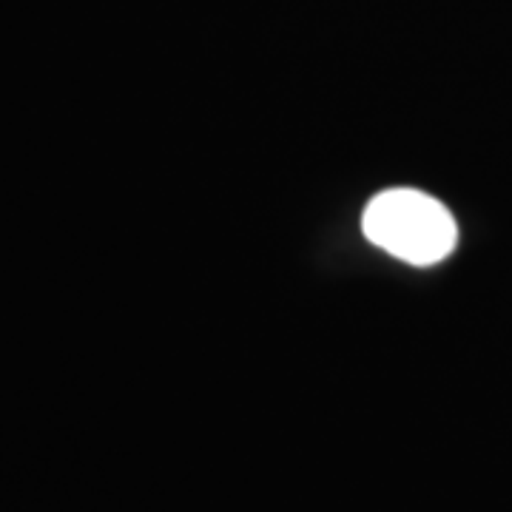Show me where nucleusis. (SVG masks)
I'll use <instances>...</instances> for the list:
<instances>
[{
    "label": "nucleus",
    "instance_id": "f257e3e1",
    "mask_svg": "<svg viewBox=\"0 0 512 512\" xmlns=\"http://www.w3.org/2000/svg\"><path fill=\"white\" fill-rule=\"evenodd\" d=\"M362 228L373 245L410 265H436L458 242L453 214L436 197L413 188L379 194L365 208Z\"/></svg>",
    "mask_w": 512,
    "mask_h": 512
}]
</instances>
